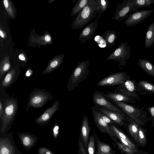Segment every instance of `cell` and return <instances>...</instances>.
Masks as SVG:
<instances>
[{
  "instance_id": "6da1fadb",
  "label": "cell",
  "mask_w": 154,
  "mask_h": 154,
  "mask_svg": "<svg viewBox=\"0 0 154 154\" xmlns=\"http://www.w3.org/2000/svg\"><path fill=\"white\" fill-rule=\"evenodd\" d=\"M99 10V0H89L71 23L72 28L79 29L85 26L96 17Z\"/></svg>"
},
{
  "instance_id": "7a4b0ae2",
  "label": "cell",
  "mask_w": 154,
  "mask_h": 154,
  "mask_svg": "<svg viewBox=\"0 0 154 154\" xmlns=\"http://www.w3.org/2000/svg\"><path fill=\"white\" fill-rule=\"evenodd\" d=\"M3 105V112L1 120L2 121L1 133L8 132L11 128L18 109L17 99L12 96L6 99Z\"/></svg>"
},
{
  "instance_id": "3957f363",
  "label": "cell",
  "mask_w": 154,
  "mask_h": 154,
  "mask_svg": "<svg viewBox=\"0 0 154 154\" xmlns=\"http://www.w3.org/2000/svg\"><path fill=\"white\" fill-rule=\"evenodd\" d=\"M90 60L79 62L73 70L66 87L68 91L72 90L85 79L89 75Z\"/></svg>"
},
{
  "instance_id": "277c9868",
  "label": "cell",
  "mask_w": 154,
  "mask_h": 154,
  "mask_svg": "<svg viewBox=\"0 0 154 154\" xmlns=\"http://www.w3.org/2000/svg\"><path fill=\"white\" fill-rule=\"evenodd\" d=\"M51 93L45 89L35 88L30 93L28 100L26 110L31 107L34 108L42 107L49 100L54 98Z\"/></svg>"
},
{
  "instance_id": "5b68a950",
  "label": "cell",
  "mask_w": 154,
  "mask_h": 154,
  "mask_svg": "<svg viewBox=\"0 0 154 154\" xmlns=\"http://www.w3.org/2000/svg\"><path fill=\"white\" fill-rule=\"evenodd\" d=\"M131 55V48L127 42L121 43L119 46L106 58V61L114 60L119 63L120 67L125 65L126 60Z\"/></svg>"
},
{
  "instance_id": "8992f818",
  "label": "cell",
  "mask_w": 154,
  "mask_h": 154,
  "mask_svg": "<svg viewBox=\"0 0 154 154\" xmlns=\"http://www.w3.org/2000/svg\"><path fill=\"white\" fill-rule=\"evenodd\" d=\"M0 154H22L15 146L12 132L7 134L1 133Z\"/></svg>"
},
{
  "instance_id": "52a82bcc",
  "label": "cell",
  "mask_w": 154,
  "mask_h": 154,
  "mask_svg": "<svg viewBox=\"0 0 154 154\" xmlns=\"http://www.w3.org/2000/svg\"><path fill=\"white\" fill-rule=\"evenodd\" d=\"M152 9L137 10L128 14L124 23L127 27L135 26L142 22L153 12Z\"/></svg>"
},
{
  "instance_id": "ba28073f",
  "label": "cell",
  "mask_w": 154,
  "mask_h": 154,
  "mask_svg": "<svg viewBox=\"0 0 154 154\" xmlns=\"http://www.w3.org/2000/svg\"><path fill=\"white\" fill-rule=\"evenodd\" d=\"M133 5V0H124L122 3H117L114 15L112 19L119 21L127 19L129 13L132 12Z\"/></svg>"
},
{
  "instance_id": "9c48e42d",
  "label": "cell",
  "mask_w": 154,
  "mask_h": 154,
  "mask_svg": "<svg viewBox=\"0 0 154 154\" xmlns=\"http://www.w3.org/2000/svg\"><path fill=\"white\" fill-rule=\"evenodd\" d=\"M126 73L120 72L109 75L100 80L97 83L98 87L119 85L126 80Z\"/></svg>"
},
{
  "instance_id": "30bf717a",
  "label": "cell",
  "mask_w": 154,
  "mask_h": 154,
  "mask_svg": "<svg viewBox=\"0 0 154 154\" xmlns=\"http://www.w3.org/2000/svg\"><path fill=\"white\" fill-rule=\"evenodd\" d=\"M93 100L95 105L102 106L111 110L122 113V111L111 103L102 93L97 90L93 95Z\"/></svg>"
},
{
  "instance_id": "8fae6325",
  "label": "cell",
  "mask_w": 154,
  "mask_h": 154,
  "mask_svg": "<svg viewBox=\"0 0 154 154\" xmlns=\"http://www.w3.org/2000/svg\"><path fill=\"white\" fill-rule=\"evenodd\" d=\"M59 103L57 100L54 102L52 105L47 108L43 113L35 120V123L41 126L46 125L49 122L52 117L58 110Z\"/></svg>"
},
{
  "instance_id": "7c38bea8",
  "label": "cell",
  "mask_w": 154,
  "mask_h": 154,
  "mask_svg": "<svg viewBox=\"0 0 154 154\" xmlns=\"http://www.w3.org/2000/svg\"><path fill=\"white\" fill-rule=\"evenodd\" d=\"M98 26V20H95L87 25L80 33L78 39L82 44L85 43L88 40L91 39Z\"/></svg>"
},
{
  "instance_id": "4fadbf2b",
  "label": "cell",
  "mask_w": 154,
  "mask_h": 154,
  "mask_svg": "<svg viewBox=\"0 0 154 154\" xmlns=\"http://www.w3.org/2000/svg\"><path fill=\"white\" fill-rule=\"evenodd\" d=\"M18 135L23 147L27 151L34 146L38 140L37 137L30 132H19Z\"/></svg>"
},
{
  "instance_id": "5bb4252c",
  "label": "cell",
  "mask_w": 154,
  "mask_h": 154,
  "mask_svg": "<svg viewBox=\"0 0 154 154\" xmlns=\"http://www.w3.org/2000/svg\"><path fill=\"white\" fill-rule=\"evenodd\" d=\"M93 118L95 125L99 130L104 134L109 135L111 138L115 136L110 125L106 123L101 118L99 112L92 110Z\"/></svg>"
},
{
  "instance_id": "9a60e30c",
  "label": "cell",
  "mask_w": 154,
  "mask_h": 154,
  "mask_svg": "<svg viewBox=\"0 0 154 154\" xmlns=\"http://www.w3.org/2000/svg\"><path fill=\"white\" fill-rule=\"evenodd\" d=\"M93 135L97 148L95 154H115L116 151L113 150L111 146L100 140L94 130Z\"/></svg>"
},
{
  "instance_id": "2e32d148",
  "label": "cell",
  "mask_w": 154,
  "mask_h": 154,
  "mask_svg": "<svg viewBox=\"0 0 154 154\" xmlns=\"http://www.w3.org/2000/svg\"><path fill=\"white\" fill-rule=\"evenodd\" d=\"M91 131L88 117L86 115H85L83 117L80 128V136L81 139L84 143L86 152Z\"/></svg>"
},
{
  "instance_id": "e0dca14e",
  "label": "cell",
  "mask_w": 154,
  "mask_h": 154,
  "mask_svg": "<svg viewBox=\"0 0 154 154\" xmlns=\"http://www.w3.org/2000/svg\"><path fill=\"white\" fill-rule=\"evenodd\" d=\"M64 57L63 54L54 57L48 62L47 67L41 74L48 73L57 69L64 62Z\"/></svg>"
},
{
  "instance_id": "ac0fdd59",
  "label": "cell",
  "mask_w": 154,
  "mask_h": 154,
  "mask_svg": "<svg viewBox=\"0 0 154 154\" xmlns=\"http://www.w3.org/2000/svg\"><path fill=\"white\" fill-rule=\"evenodd\" d=\"M101 112L107 115L115 123L120 126L124 124V115L121 113H118L105 108H100Z\"/></svg>"
},
{
  "instance_id": "d6986e66",
  "label": "cell",
  "mask_w": 154,
  "mask_h": 154,
  "mask_svg": "<svg viewBox=\"0 0 154 154\" xmlns=\"http://www.w3.org/2000/svg\"><path fill=\"white\" fill-rule=\"evenodd\" d=\"M102 93L108 100L113 103L119 102H128L130 100L129 97L120 93L114 91L109 92L106 94L102 92Z\"/></svg>"
},
{
  "instance_id": "ffe728a7",
  "label": "cell",
  "mask_w": 154,
  "mask_h": 154,
  "mask_svg": "<svg viewBox=\"0 0 154 154\" xmlns=\"http://www.w3.org/2000/svg\"><path fill=\"white\" fill-rule=\"evenodd\" d=\"M114 104L119 107L131 119H134V118L135 116L134 115H135L137 110L135 108L123 102H117Z\"/></svg>"
},
{
  "instance_id": "44dd1931",
  "label": "cell",
  "mask_w": 154,
  "mask_h": 154,
  "mask_svg": "<svg viewBox=\"0 0 154 154\" xmlns=\"http://www.w3.org/2000/svg\"><path fill=\"white\" fill-rule=\"evenodd\" d=\"M137 64L146 73L154 77V65L149 61L145 59H139Z\"/></svg>"
},
{
  "instance_id": "7402d4cb",
  "label": "cell",
  "mask_w": 154,
  "mask_h": 154,
  "mask_svg": "<svg viewBox=\"0 0 154 154\" xmlns=\"http://www.w3.org/2000/svg\"><path fill=\"white\" fill-rule=\"evenodd\" d=\"M109 125L115 136H119L125 140L132 146L135 152H137V149L134 143L124 132L113 124H111Z\"/></svg>"
},
{
  "instance_id": "603a6c76",
  "label": "cell",
  "mask_w": 154,
  "mask_h": 154,
  "mask_svg": "<svg viewBox=\"0 0 154 154\" xmlns=\"http://www.w3.org/2000/svg\"><path fill=\"white\" fill-rule=\"evenodd\" d=\"M154 42V23L152 22L147 30L145 40L144 46L148 48L152 45Z\"/></svg>"
},
{
  "instance_id": "cb8c5ba5",
  "label": "cell",
  "mask_w": 154,
  "mask_h": 154,
  "mask_svg": "<svg viewBox=\"0 0 154 154\" xmlns=\"http://www.w3.org/2000/svg\"><path fill=\"white\" fill-rule=\"evenodd\" d=\"M17 76L16 70L14 69H11L7 73L2 82V85L5 88L8 87L14 82Z\"/></svg>"
},
{
  "instance_id": "d4e9b609",
  "label": "cell",
  "mask_w": 154,
  "mask_h": 154,
  "mask_svg": "<svg viewBox=\"0 0 154 154\" xmlns=\"http://www.w3.org/2000/svg\"><path fill=\"white\" fill-rule=\"evenodd\" d=\"M101 36L105 41L108 47L114 45L115 41L118 38L116 32L111 30H106Z\"/></svg>"
},
{
  "instance_id": "484cf974",
  "label": "cell",
  "mask_w": 154,
  "mask_h": 154,
  "mask_svg": "<svg viewBox=\"0 0 154 154\" xmlns=\"http://www.w3.org/2000/svg\"><path fill=\"white\" fill-rule=\"evenodd\" d=\"M11 64L10 57L8 56H5L1 61L0 63V77L2 78L5 74L10 68Z\"/></svg>"
},
{
  "instance_id": "4316f807",
  "label": "cell",
  "mask_w": 154,
  "mask_h": 154,
  "mask_svg": "<svg viewBox=\"0 0 154 154\" xmlns=\"http://www.w3.org/2000/svg\"><path fill=\"white\" fill-rule=\"evenodd\" d=\"M134 5L132 11L134 12L143 7H148L154 3V0H133Z\"/></svg>"
},
{
  "instance_id": "83f0119b",
  "label": "cell",
  "mask_w": 154,
  "mask_h": 154,
  "mask_svg": "<svg viewBox=\"0 0 154 154\" xmlns=\"http://www.w3.org/2000/svg\"><path fill=\"white\" fill-rule=\"evenodd\" d=\"M89 0L78 1L73 8L71 14V16L73 17L77 16L81 10L86 5Z\"/></svg>"
},
{
  "instance_id": "f1b7e54d",
  "label": "cell",
  "mask_w": 154,
  "mask_h": 154,
  "mask_svg": "<svg viewBox=\"0 0 154 154\" xmlns=\"http://www.w3.org/2000/svg\"><path fill=\"white\" fill-rule=\"evenodd\" d=\"M111 139L117 146L118 149L120 150L122 153L135 154V152L133 150L119 141L116 136L111 138Z\"/></svg>"
},
{
  "instance_id": "f546056e",
  "label": "cell",
  "mask_w": 154,
  "mask_h": 154,
  "mask_svg": "<svg viewBox=\"0 0 154 154\" xmlns=\"http://www.w3.org/2000/svg\"><path fill=\"white\" fill-rule=\"evenodd\" d=\"M139 128L138 125L134 122H131L128 126L129 133L134 140L137 142Z\"/></svg>"
},
{
  "instance_id": "4dcf8cb0",
  "label": "cell",
  "mask_w": 154,
  "mask_h": 154,
  "mask_svg": "<svg viewBox=\"0 0 154 154\" xmlns=\"http://www.w3.org/2000/svg\"><path fill=\"white\" fill-rule=\"evenodd\" d=\"M3 3L5 8L9 15L12 18H14L16 14L12 2L10 0H4Z\"/></svg>"
},
{
  "instance_id": "1f68e13d",
  "label": "cell",
  "mask_w": 154,
  "mask_h": 154,
  "mask_svg": "<svg viewBox=\"0 0 154 154\" xmlns=\"http://www.w3.org/2000/svg\"><path fill=\"white\" fill-rule=\"evenodd\" d=\"M34 39L36 42L45 45L50 44L52 42L51 37L49 34H45L44 35L37 37Z\"/></svg>"
},
{
  "instance_id": "d6a6232c",
  "label": "cell",
  "mask_w": 154,
  "mask_h": 154,
  "mask_svg": "<svg viewBox=\"0 0 154 154\" xmlns=\"http://www.w3.org/2000/svg\"><path fill=\"white\" fill-rule=\"evenodd\" d=\"M95 141L93 134L89 137V141L88 143L87 150L88 154H95Z\"/></svg>"
},
{
  "instance_id": "836d02e7",
  "label": "cell",
  "mask_w": 154,
  "mask_h": 154,
  "mask_svg": "<svg viewBox=\"0 0 154 154\" xmlns=\"http://www.w3.org/2000/svg\"><path fill=\"white\" fill-rule=\"evenodd\" d=\"M99 10L98 12V16L97 19V20L100 18L102 13L105 11L108 5V0H99Z\"/></svg>"
},
{
  "instance_id": "e575fe53",
  "label": "cell",
  "mask_w": 154,
  "mask_h": 154,
  "mask_svg": "<svg viewBox=\"0 0 154 154\" xmlns=\"http://www.w3.org/2000/svg\"><path fill=\"white\" fill-rule=\"evenodd\" d=\"M137 142L142 146L146 143V139L142 128L139 127L138 129Z\"/></svg>"
},
{
  "instance_id": "d590c367",
  "label": "cell",
  "mask_w": 154,
  "mask_h": 154,
  "mask_svg": "<svg viewBox=\"0 0 154 154\" xmlns=\"http://www.w3.org/2000/svg\"><path fill=\"white\" fill-rule=\"evenodd\" d=\"M139 85L145 90L152 92H154V85L144 80L140 81Z\"/></svg>"
},
{
  "instance_id": "8d00e7d4",
  "label": "cell",
  "mask_w": 154,
  "mask_h": 154,
  "mask_svg": "<svg viewBox=\"0 0 154 154\" xmlns=\"http://www.w3.org/2000/svg\"><path fill=\"white\" fill-rule=\"evenodd\" d=\"M59 129V125L56 122H55L53 126L51 128L52 134L55 139H57L58 137Z\"/></svg>"
},
{
  "instance_id": "74e56055",
  "label": "cell",
  "mask_w": 154,
  "mask_h": 154,
  "mask_svg": "<svg viewBox=\"0 0 154 154\" xmlns=\"http://www.w3.org/2000/svg\"><path fill=\"white\" fill-rule=\"evenodd\" d=\"M38 154H55L50 149L45 147H41L38 150Z\"/></svg>"
},
{
  "instance_id": "f35d334b",
  "label": "cell",
  "mask_w": 154,
  "mask_h": 154,
  "mask_svg": "<svg viewBox=\"0 0 154 154\" xmlns=\"http://www.w3.org/2000/svg\"><path fill=\"white\" fill-rule=\"evenodd\" d=\"M99 114L103 120L108 125L112 124L115 122L111 119L109 117L101 112H99Z\"/></svg>"
},
{
  "instance_id": "ab89813d",
  "label": "cell",
  "mask_w": 154,
  "mask_h": 154,
  "mask_svg": "<svg viewBox=\"0 0 154 154\" xmlns=\"http://www.w3.org/2000/svg\"><path fill=\"white\" fill-rule=\"evenodd\" d=\"M79 141V148L78 154H87L85 149L82 143L80 140Z\"/></svg>"
},
{
  "instance_id": "60d3db41",
  "label": "cell",
  "mask_w": 154,
  "mask_h": 154,
  "mask_svg": "<svg viewBox=\"0 0 154 154\" xmlns=\"http://www.w3.org/2000/svg\"><path fill=\"white\" fill-rule=\"evenodd\" d=\"M116 136L117 139L119 140V141L121 143L129 147L134 151V149L132 146L125 140L119 136Z\"/></svg>"
},
{
  "instance_id": "b9f144b4",
  "label": "cell",
  "mask_w": 154,
  "mask_h": 154,
  "mask_svg": "<svg viewBox=\"0 0 154 154\" xmlns=\"http://www.w3.org/2000/svg\"><path fill=\"white\" fill-rule=\"evenodd\" d=\"M0 35L1 37L3 39H6L7 38L6 33L3 29V27L2 26L1 24L0 25Z\"/></svg>"
},
{
  "instance_id": "7bdbcfd3",
  "label": "cell",
  "mask_w": 154,
  "mask_h": 154,
  "mask_svg": "<svg viewBox=\"0 0 154 154\" xmlns=\"http://www.w3.org/2000/svg\"><path fill=\"white\" fill-rule=\"evenodd\" d=\"M19 59L23 61L26 62V58L24 54L23 53H21L18 56Z\"/></svg>"
},
{
  "instance_id": "ee69618b",
  "label": "cell",
  "mask_w": 154,
  "mask_h": 154,
  "mask_svg": "<svg viewBox=\"0 0 154 154\" xmlns=\"http://www.w3.org/2000/svg\"><path fill=\"white\" fill-rule=\"evenodd\" d=\"M3 112V105L1 100L0 101V119H1Z\"/></svg>"
},
{
  "instance_id": "f6af8a7d",
  "label": "cell",
  "mask_w": 154,
  "mask_h": 154,
  "mask_svg": "<svg viewBox=\"0 0 154 154\" xmlns=\"http://www.w3.org/2000/svg\"><path fill=\"white\" fill-rule=\"evenodd\" d=\"M32 73V69H28L27 70L25 75L26 77H29L31 75Z\"/></svg>"
},
{
  "instance_id": "bcb514c9",
  "label": "cell",
  "mask_w": 154,
  "mask_h": 154,
  "mask_svg": "<svg viewBox=\"0 0 154 154\" xmlns=\"http://www.w3.org/2000/svg\"><path fill=\"white\" fill-rule=\"evenodd\" d=\"M148 110L151 116L154 117V107H149V108Z\"/></svg>"
}]
</instances>
